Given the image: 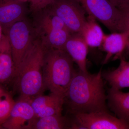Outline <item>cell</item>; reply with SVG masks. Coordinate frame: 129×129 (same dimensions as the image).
I'll return each mask as SVG.
<instances>
[{
  "instance_id": "cell-1",
  "label": "cell",
  "mask_w": 129,
  "mask_h": 129,
  "mask_svg": "<svg viewBox=\"0 0 129 129\" xmlns=\"http://www.w3.org/2000/svg\"><path fill=\"white\" fill-rule=\"evenodd\" d=\"M101 69L94 74L76 72L64 97V103L73 115L108 111Z\"/></svg>"
},
{
  "instance_id": "cell-2",
  "label": "cell",
  "mask_w": 129,
  "mask_h": 129,
  "mask_svg": "<svg viewBox=\"0 0 129 129\" xmlns=\"http://www.w3.org/2000/svg\"><path fill=\"white\" fill-rule=\"evenodd\" d=\"M45 51L36 36L25 52L12 81L20 99L29 101L42 94L45 90L43 77Z\"/></svg>"
},
{
  "instance_id": "cell-3",
  "label": "cell",
  "mask_w": 129,
  "mask_h": 129,
  "mask_svg": "<svg viewBox=\"0 0 129 129\" xmlns=\"http://www.w3.org/2000/svg\"><path fill=\"white\" fill-rule=\"evenodd\" d=\"M74 62L64 50L45 49L43 77L45 90L64 97L76 72Z\"/></svg>"
},
{
  "instance_id": "cell-4",
  "label": "cell",
  "mask_w": 129,
  "mask_h": 129,
  "mask_svg": "<svg viewBox=\"0 0 129 129\" xmlns=\"http://www.w3.org/2000/svg\"><path fill=\"white\" fill-rule=\"evenodd\" d=\"M35 34L45 49L64 50L72 33L62 20L47 7L33 14Z\"/></svg>"
},
{
  "instance_id": "cell-5",
  "label": "cell",
  "mask_w": 129,
  "mask_h": 129,
  "mask_svg": "<svg viewBox=\"0 0 129 129\" xmlns=\"http://www.w3.org/2000/svg\"><path fill=\"white\" fill-rule=\"evenodd\" d=\"M3 34L9 40L16 72L25 52L36 37L32 23L25 18L13 24Z\"/></svg>"
},
{
  "instance_id": "cell-6",
  "label": "cell",
  "mask_w": 129,
  "mask_h": 129,
  "mask_svg": "<svg viewBox=\"0 0 129 129\" xmlns=\"http://www.w3.org/2000/svg\"><path fill=\"white\" fill-rule=\"evenodd\" d=\"M76 1L89 16L101 22L112 33L123 32L122 13L109 0Z\"/></svg>"
},
{
  "instance_id": "cell-7",
  "label": "cell",
  "mask_w": 129,
  "mask_h": 129,
  "mask_svg": "<svg viewBox=\"0 0 129 129\" xmlns=\"http://www.w3.org/2000/svg\"><path fill=\"white\" fill-rule=\"evenodd\" d=\"M47 7L62 20L72 34L80 33L87 21L86 12L76 0H56Z\"/></svg>"
},
{
  "instance_id": "cell-8",
  "label": "cell",
  "mask_w": 129,
  "mask_h": 129,
  "mask_svg": "<svg viewBox=\"0 0 129 129\" xmlns=\"http://www.w3.org/2000/svg\"><path fill=\"white\" fill-rule=\"evenodd\" d=\"M74 121L85 129H129V123L108 111L82 113L73 115Z\"/></svg>"
},
{
  "instance_id": "cell-9",
  "label": "cell",
  "mask_w": 129,
  "mask_h": 129,
  "mask_svg": "<svg viewBox=\"0 0 129 129\" xmlns=\"http://www.w3.org/2000/svg\"><path fill=\"white\" fill-rule=\"evenodd\" d=\"M36 118L29 102L19 98L15 101L2 129H31Z\"/></svg>"
},
{
  "instance_id": "cell-10",
  "label": "cell",
  "mask_w": 129,
  "mask_h": 129,
  "mask_svg": "<svg viewBox=\"0 0 129 129\" xmlns=\"http://www.w3.org/2000/svg\"><path fill=\"white\" fill-rule=\"evenodd\" d=\"M29 101L37 118L62 114L64 97L52 93L48 95L42 94Z\"/></svg>"
},
{
  "instance_id": "cell-11",
  "label": "cell",
  "mask_w": 129,
  "mask_h": 129,
  "mask_svg": "<svg viewBox=\"0 0 129 129\" xmlns=\"http://www.w3.org/2000/svg\"><path fill=\"white\" fill-rule=\"evenodd\" d=\"M25 3L16 0H0V24L3 33L13 24L26 17L29 10Z\"/></svg>"
},
{
  "instance_id": "cell-12",
  "label": "cell",
  "mask_w": 129,
  "mask_h": 129,
  "mask_svg": "<svg viewBox=\"0 0 129 129\" xmlns=\"http://www.w3.org/2000/svg\"><path fill=\"white\" fill-rule=\"evenodd\" d=\"M88 46L79 33L72 34L65 44L64 50L68 53L78 66L79 70L84 73L87 70Z\"/></svg>"
},
{
  "instance_id": "cell-13",
  "label": "cell",
  "mask_w": 129,
  "mask_h": 129,
  "mask_svg": "<svg viewBox=\"0 0 129 129\" xmlns=\"http://www.w3.org/2000/svg\"><path fill=\"white\" fill-rule=\"evenodd\" d=\"M16 73L9 40L3 34L0 43V85L3 86L12 81Z\"/></svg>"
},
{
  "instance_id": "cell-14",
  "label": "cell",
  "mask_w": 129,
  "mask_h": 129,
  "mask_svg": "<svg viewBox=\"0 0 129 129\" xmlns=\"http://www.w3.org/2000/svg\"><path fill=\"white\" fill-rule=\"evenodd\" d=\"M129 39V32L128 31L113 32L105 35L102 45L103 50L107 53L103 63H107L113 56H114V60L119 59L125 49L127 48Z\"/></svg>"
},
{
  "instance_id": "cell-15",
  "label": "cell",
  "mask_w": 129,
  "mask_h": 129,
  "mask_svg": "<svg viewBox=\"0 0 129 129\" xmlns=\"http://www.w3.org/2000/svg\"><path fill=\"white\" fill-rule=\"evenodd\" d=\"M107 97L111 110L118 118L129 123V92L111 88Z\"/></svg>"
},
{
  "instance_id": "cell-16",
  "label": "cell",
  "mask_w": 129,
  "mask_h": 129,
  "mask_svg": "<svg viewBox=\"0 0 129 129\" xmlns=\"http://www.w3.org/2000/svg\"><path fill=\"white\" fill-rule=\"evenodd\" d=\"M119 59L120 64L117 68L102 74L103 78L111 88L118 90L129 87V61H126L122 56Z\"/></svg>"
},
{
  "instance_id": "cell-17",
  "label": "cell",
  "mask_w": 129,
  "mask_h": 129,
  "mask_svg": "<svg viewBox=\"0 0 129 129\" xmlns=\"http://www.w3.org/2000/svg\"><path fill=\"white\" fill-rule=\"evenodd\" d=\"M79 33L88 47L92 48L102 46L105 36L101 27L96 22V20L90 16L87 18L85 25Z\"/></svg>"
},
{
  "instance_id": "cell-18",
  "label": "cell",
  "mask_w": 129,
  "mask_h": 129,
  "mask_svg": "<svg viewBox=\"0 0 129 129\" xmlns=\"http://www.w3.org/2000/svg\"><path fill=\"white\" fill-rule=\"evenodd\" d=\"M72 120L61 114L36 119L31 129H71Z\"/></svg>"
},
{
  "instance_id": "cell-19",
  "label": "cell",
  "mask_w": 129,
  "mask_h": 129,
  "mask_svg": "<svg viewBox=\"0 0 129 129\" xmlns=\"http://www.w3.org/2000/svg\"><path fill=\"white\" fill-rule=\"evenodd\" d=\"M15 101L9 92L0 95V129L8 118Z\"/></svg>"
},
{
  "instance_id": "cell-20",
  "label": "cell",
  "mask_w": 129,
  "mask_h": 129,
  "mask_svg": "<svg viewBox=\"0 0 129 129\" xmlns=\"http://www.w3.org/2000/svg\"><path fill=\"white\" fill-rule=\"evenodd\" d=\"M56 0H31L29 11L32 14L43 10L50 6Z\"/></svg>"
},
{
  "instance_id": "cell-21",
  "label": "cell",
  "mask_w": 129,
  "mask_h": 129,
  "mask_svg": "<svg viewBox=\"0 0 129 129\" xmlns=\"http://www.w3.org/2000/svg\"><path fill=\"white\" fill-rule=\"evenodd\" d=\"M118 9L122 13L123 17V32H129V1L122 5Z\"/></svg>"
},
{
  "instance_id": "cell-22",
  "label": "cell",
  "mask_w": 129,
  "mask_h": 129,
  "mask_svg": "<svg viewBox=\"0 0 129 129\" xmlns=\"http://www.w3.org/2000/svg\"><path fill=\"white\" fill-rule=\"evenodd\" d=\"M114 6L119 8L129 0H109Z\"/></svg>"
},
{
  "instance_id": "cell-23",
  "label": "cell",
  "mask_w": 129,
  "mask_h": 129,
  "mask_svg": "<svg viewBox=\"0 0 129 129\" xmlns=\"http://www.w3.org/2000/svg\"><path fill=\"white\" fill-rule=\"evenodd\" d=\"M8 92V91L2 85H0V95L4 94Z\"/></svg>"
},
{
  "instance_id": "cell-24",
  "label": "cell",
  "mask_w": 129,
  "mask_h": 129,
  "mask_svg": "<svg viewBox=\"0 0 129 129\" xmlns=\"http://www.w3.org/2000/svg\"><path fill=\"white\" fill-rule=\"evenodd\" d=\"M3 28L2 26L0 24V43L1 42L2 39L3 35Z\"/></svg>"
},
{
  "instance_id": "cell-25",
  "label": "cell",
  "mask_w": 129,
  "mask_h": 129,
  "mask_svg": "<svg viewBox=\"0 0 129 129\" xmlns=\"http://www.w3.org/2000/svg\"><path fill=\"white\" fill-rule=\"evenodd\" d=\"M30 1H31V0H19V1L23 3H26L27 2H30Z\"/></svg>"
},
{
  "instance_id": "cell-26",
  "label": "cell",
  "mask_w": 129,
  "mask_h": 129,
  "mask_svg": "<svg viewBox=\"0 0 129 129\" xmlns=\"http://www.w3.org/2000/svg\"><path fill=\"white\" fill-rule=\"evenodd\" d=\"M127 48H128V50L129 52V39L128 41V43H127Z\"/></svg>"
},
{
  "instance_id": "cell-27",
  "label": "cell",
  "mask_w": 129,
  "mask_h": 129,
  "mask_svg": "<svg viewBox=\"0 0 129 129\" xmlns=\"http://www.w3.org/2000/svg\"><path fill=\"white\" fill-rule=\"evenodd\" d=\"M16 1H19V0H16ZM20 2V1H19Z\"/></svg>"
}]
</instances>
